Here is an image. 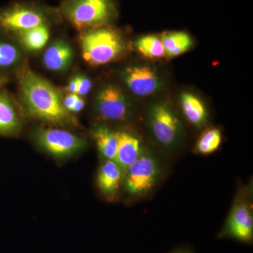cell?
<instances>
[{
	"instance_id": "cell-18",
	"label": "cell",
	"mask_w": 253,
	"mask_h": 253,
	"mask_svg": "<svg viewBox=\"0 0 253 253\" xmlns=\"http://www.w3.org/2000/svg\"><path fill=\"white\" fill-rule=\"evenodd\" d=\"M18 33L21 43L30 51H38L42 49L49 41V29L47 24L37 26Z\"/></svg>"
},
{
	"instance_id": "cell-9",
	"label": "cell",
	"mask_w": 253,
	"mask_h": 253,
	"mask_svg": "<svg viewBox=\"0 0 253 253\" xmlns=\"http://www.w3.org/2000/svg\"><path fill=\"white\" fill-rule=\"evenodd\" d=\"M123 79L131 92L140 97L155 94L163 84L157 71L148 65H134L126 68L123 72Z\"/></svg>"
},
{
	"instance_id": "cell-8",
	"label": "cell",
	"mask_w": 253,
	"mask_h": 253,
	"mask_svg": "<svg viewBox=\"0 0 253 253\" xmlns=\"http://www.w3.org/2000/svg\"><path fill=\"white\" fill-rule=\"evenodd\" d=\"M37 140L44 151L56 157L71 156L84 146L81 138L59 129H41L37 134Z\"/></svg>"
},
{
	"instance_id": "cell-4",
	"label": "cell",
	"mask_w": 253,
	"mask_h": 253,
	"mask_svg": "<svg viewBox=\"0 0 253 253\" xmlns=\"http://www.w3.org/2000/svg\"><path fill=\"white\" fill-rule=\"evenodd\" d=\"M161 166L156 155L145 151L125 172L123 187L134 197H144L157 186L161 179Z\"/></svg>"
},
{
	"instance_id": "cell-2",
	"label": "cell",
	"mask_w": 253,
	"mask_h": 253,
	"mask_svg": "<svg viewBox=\"0 0 253 253\" xmlns=\"http://www.w3.org/2000/svg\"><path fill=\"white\" fill-rule=\"evenodd\" d=\"M83 56L93 66L112 62L126 49L122 37L110 25L86 30L81 36Z\"/></svg>"
},
{
	"instance_id": "cell-27",
	"label": "cell",
	"mask_w": 253,
	"mask_h": 253,
	"mask_svg": "<svg viewBox=\"0 0 253 253\" xmlns=\"http://www.w3.org/2000/svg\"><path fill=\"white\" fill-rule=\"evenodd\" d=\"M189 253L185 252V251H181V252H178V253Z\"/></svg>"
},
{
	"instance_id": "cell-5",
	"label": "cell",
	"mask_w": 253,
	"mask_h": 253,
	"mask_svg": "<svg viewBox=\"0 0 253 253\" xmlns=\"http://www.w3.org/2000/svg\"><path fill=\"white\" fill-rule=\"evenodd\" d=\"M150 131L158 144L166 149H172L179 144L183 135L180 119L174 110L166 102L156 103L148 115Z\"/></svg>"
},
{
	"instance_id": "cell-11",
	"label": "cell",
	"mask_w": 253,
	"mask_h": 253,
	"mask_svg": "<svg viewBox=\"0 0 253 253\" xmlns=\"http://www.w3.org/2000/svg\"><path fill=\"white\" fill-rule=\"evenodd\" d=\"M116 134L118 148L114 161L126 172L144 152V145L137 136L128 131H118Z\"/></svg>"
},
{
	"instance_id": "cell-12",
	"label": "cell",
	"mask_w": 253,
	"mask_h": 253,
	"mask_svg": "<svg viewBox=\"0 0 253 253\" xmlns=\"http://www.w3.org/2000/svg\"><path fill=\"white\" fill-rule=\"evenodd\" d=\"M125 171L113 160H106L100 168L97 182L100 190L109 199L116 197L123 184Z\"/></svg>"
},
{
	"instance_id": "cell-17",
	"label": "cell",
	"mask_w": 253,
	"mask_h": 253,
	"mask_svg": "<svg viewBox=\"0 0 253 253\" xmlns=\"http://www.w3.org/2000/svg\"><path fill=\"white\" fill-rule=\"evenodd\" d=\"M19 119L14 105L5 94H0V134H10L18 129Z\"/></svg>"
},
{
	"instance_id": "cell-22",
	"label": "cell",
	"mask_w": 253,
	"mask_h": 253,
	"mask_svg": "<svg viewBox=\"0 0 253 253\" xmlns=\"http://www.w3.org/2000/svg\"><path fill=\"white\" fill-rule=\"evenodd\" d=\"M77 94L79 96H84L89 94L91 89V81L89 78L85 76H78Z\"/></svg>"
},
{
	"instance_id": "cell-15",
	"label": "cell",
	"mask_w": 253,
	"mask_h": 253,
	"mask_svg": "<svg viewBox=\"0 0 253 253\" xmlns=\"http://www.w3.org/2000/svg\"><path fill=\"white\" fill-rule=\"evenodd\" d=\"M165 54L173 58L186 52L193 45V41L188 33L183 31L166 33L161 36Z\"/></svg>"
},
{
	"instance_id": "cell-3",
	"label": "cell",
	"mask_w": 253,
	"mask_h": 253,
	"mask_svg": "<svg viewBox=\"0 0 253 253\" xmlns=\"http://www.w3.org/2000/svg\"><path fill=\"white\" fill-rule=\"evenodd\" d=\"M61 11L78 30L110 25L118 16L114 0H64Z\"/></svg>"
},
{
	"instance_id": "cell-20",
	"label": "cell",
	"mask_w": 253,
	"mask_h": 253,
	"mask_svg": "<svg viewBox=\"0 0 253 253\" xmlns=\"http://www.w3.org/2000/svg\"><path fill=\"white\" fill-rule=\"evenodd\" d=\"M222 136L217 128H211L201 134L196 143V150L202 155H210L217 151L220 147Z\"/></svg>"
},
{
	"instance_id": "cell-13",
	"label": "cell",
	"mask_w": 253,
	"mask_h": 253,
	"mask_svg": "<svg viewBox=\"0 0 253 253\" xmlns=\"http://www.w3.org/2000/svg\"><path fill=\"white\" fill-rule=\"evenodd\" d=\"M180 106L184 117L190 124L201 127L208 120V111L203 101L196 95L183 92L180 96Z\"/></svg>"
},
{
	"instance_id": "cell-16",
	"label": "cell",
	"mask_w": 253,
	"mask_h": 253,
	"mask_svg": "<svg viewBox=\"0 0 253 253\" xmlns=\"http://www.w3.org/2000/svg\"><path fill=\"white\" fill-rule=\"evenodd\" d=\"M93 136L101 156L106 160L114 161L118 148L116 132L111 130L108 126H99L93 131Z\"/></svg>"
},
{
	"instance_id": "cell-23",
	"label": "cell",
	"mask_w": 253,
	"mask_h": 253,
	"mask_svg": "<svg viewBox=\"0 0 253 253\" xmlns=\"http://www.w3.org/2000/svg\"><path fill=\"white\" fill-rule=\"evenodd\" d=\"M79 95L76 94H68L63 100V104L65 109L71 111L74 106L75 103L77 101Z\"/></svg>"
},
{
	"instance_id": "cell-1",
	"label": "cell",
	"mask_w": 253,
	"mask_h": 253,
	"mask_svg": "<svg viewBox=\"0 0 253 253\" xmlns=\"http://www.w3.org/2000/svg\"><path fill=\"white\" fill-rule=\"evenodd\" d=\"M21 88L25 104L35 117L55 123L67 121L61 94L49 82L26 71L21 77Z\"/></svg>"
},
{
	"instance_id": "cell-14",
	"label": "cell",
	"mask_w": 253,
	"mask_h": 253,
	"mask_svg": "<svg viewBox=\"0 0 253 253\" xmlns=\"http://www.w3.org/2000/svg\"><path fill=\"white\" fill-rule=\"evenodd\" d=\"M73 58L71 48L66 43L59 41L47 48L43 56L44 66L51 71H61L69 66Z\"/></svg>"
},
{
	"instance_id": "cell-25",
	"label": "cell",
	"mask_w": 253,
	"mask_h": 253,
	"mask_svg": "<svg viewBox=\"0 0 253 253\" xmlns=\"http://www.w3.org/2000/svg\"><path fill=\"white\" fill-rule=\"evenodd\" d=\"M68 91H69L70 94H77L78 91V79L77 77L75 78L72 81L70 82L68 85Z\"/></svg>"
},
{
	"instance_id": "cell-7",
	"label": "cell",
	"mask_w": 253,
	"mask_h": 253,
	"mask_svg": "<svg viewBox=\"0 0 253 253\" xmlns=\"http://www.w3.org/2000/svg\"><path fill=\"white\" fill-rule=\"evenodd\" d=\"M221 237L250 244L253 239V209L247 200L238 198L234 202L230 214L224 229Z\"/></svg>"
},
{
	"instance_id": "cell-26",
	"label": "cell",
	"mask_w": 253,
	"mask_h": 253,
	"mask_svg": "<svg viewBox=\"0 0 253 253\" xmlns=\"http://www.w3.org/2000/svg\"><path fill=\"white\" fill-rule=\"evenodd\" d=\"M5 83L4 80L3 78H0V86L2 85L3 84Z\"/></svg>"
},
{
	"instance_id": "cell-24",
	"label": "cell",
	"mask_w": 253,
	"mask_h": 253,
	"mask_svg": "<svg viewBox=\"0 0 253 253\" xmlns=\"http://www.w3.org/2000/svg\"><path fill=\"white\" fill-rule=\"evenodd\" d=\"M84 100L82 99L81 96H78L77 101L75 103L74 106L71 109V112L78 113L80 112L81 110H83V108H84Z\"/></svg>"
},
{
	"instance_id": "cell-21",
	"label": "cell",
	"mask_w": 253,
	"mask_h": 253,
	"mask_svg": "<svg viewBox=\"0 0 253 253\" xmlns=\"http://www.w3.org/2000/svg\"><path fill=\"white\" fill-rule=\"evenodd\" d=\"M18 59L19 53L14 46L9 43L0 42V67H9Z\"/></svg>"
},
{
	"instance_id": "cell-10",
	"label": "cell",
	"mask_w": 253,
	"mask_h": 253,
	"mask_svg": "<svg viewBox=\"0 0 253 253\" xmlns=\"http://www.w3.org/2000/svg\"><path fill=\"white\" fill-rule=\"evenodd\" d=\"M96 104L98 113L106 121H125L130 113L131 106L124 93L113 84H108L101 89Z\"/></svg>"
},
{
	"instance_id": "cell-19",
	"label": "cell",
	"mask_w": 253,
	"mask_h": 253,
	"mask_svg": "<svg viewBox=\"0 0 253 253\" xmlns=\"http://www.w3.org/2000/svg\"><path fill=\"white\" fill-rule=\"evenodd\" d=\"M136 49L142 56L151 59H158L166 56L162 38L156 35L141 37L135 42Z\"/></svg>"
},
{
	"instance_id": "cell-6",
	"label": "cell",
	"mask_w": 253,
	"mask_h": 253,
	"mask_svg": "<svg viewBox=\"0 0 253 253\" xmlns=\"http://www.w3.org/2000/svg\"><path fill=\"white\" fill-rule=\"evenodd\" d=\"M44 10L26 4H16L0 10V28L6 31L21 32L47 24Z\"/></svg>"
}]
</instances>
